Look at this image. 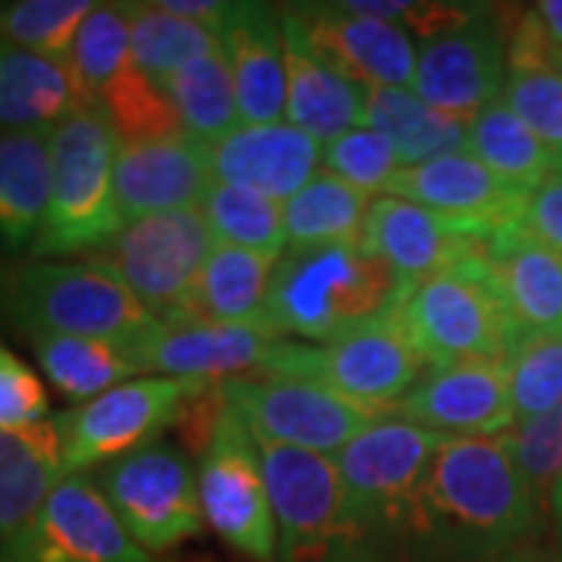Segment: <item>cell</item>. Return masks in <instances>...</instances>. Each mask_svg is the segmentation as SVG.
Masks as SVG:
<instances>
[{"label":"cell","mask_w":562,"mask_h":562,"mask_svg":"<svg viewBox=\"0 0 562 562\" xmlns=\"http://www.w3.org/2000/svg\"><path fill=\"white\" fill-rule=\"evenodd\" d=\"M157 7L166 10V13H172V16H181V20L210 25L216 32H220L222 20L228 13L225 0H157Z\"/></svg>","instance_id":"cell-47"},{"label":"cell","mask_w":562,"mask_h":562,"mask_svg":"<svg viewBox=\"0 0 562 562\" xmlns=\"http://www.w3.org/2000/svg\"><path fill=\"white\" fill-rule=\"evenodd\" d=\"M428 369L406 338L397 310H391L328 344L276 341L260 375L316 382L375 413H391Z\"/></svg>","instance_id":"cell-6"},{"label":"cell","mask_w":562,"mask_h":562,"mask_svg":"<svg viewBox=\"0 0 562 562\" xmlns=\"http://www.w3.org/2000/svg\"><path fill=\"white\" fill-rule=\"evenodd\" d=\"M506 79V16L497 7H487L479 20L457 32L422 41L413 91L447 120L469 125L501 101Z\"/></svg>","instance_id":"cell-15"},{"label":"cell","mask_w":562,"mask_h":562,"mask_svg":"<svg viewBox=\"0 0 562 562\" xmlns=\"http://www.w3.org/2000/svg\"><path fill=\"white\" fill-rule=\"evenodd\" d=\"M198 491L206 528L254 562H276L279 528L262 472L257 435L228 403L213 438L198 453Z\"/></svg>","instance_id":"cell-9"},{"label":"cell","mask_w":562,"mask_h":562,"mask_svg":"<svg viewBox=\"0 0 562 562\" xmlns=\"http://www.w3.org/2000/svg\"><path fill=\"white\" fill-rule=\"evenodd\" d=\"M29 344L47 382L69 401H94L110 387H120L144 375L135 347L128 344L66 338V335H38L29 338Z\"/></svg>","instance_id":"cell-30"},{"label":"cell","mask_w":562,"mask_h":562,"mask_svg":"<svg viewBox=\"0 0 562 562\" xmlns=\"http://www.w3.org/2000/svg\"><path fill=\"white\" fill-rule=\"evenodd\" d=\"M397 276L360 244L284 250L269 284L262 322L279 341L328 344L397 310Z\"/></svg>","instance_id":"cell-2"},{"label":"cell","mask_w":562,"mask_h":562,"mask_svg":"<svg viewBox=\"0 0 562 562\" xmlns=\"http://www.w3.org/2000/svg\"><path fill=\"white\" fill-rule=\"evenodd\" d=\"M276 266H279L276 257L216 244V250L203 266L194 301L181 322L232 325V322L262 319V306L269 297Z\"/></svg>","instance_id":"cell-29"},{"label":"cell","mask_w":562,"mask_h":562,"mask_svg":"<svg viewBox=\"0 0 562 562\" xmlns=\"http://www.w3.org/2000/svg\"><path fill=\"white\" fill-rule=\"evenodd\" d=\"M91 0H16L0 3V44L69 60L72 41L94 13Z\"/></svg>","instance_id":"cell-38"},{"label":"cell","mask_w":562,"mask_h":562,"mask_svg":"<svg viewBox=\"0 0 562 562\" xmlns=\"http://www.w3.org/2000/svg\"><path fill=\"white\" fill-rule=\"evenodd\" d=\"M210 150V169L220 184L257 191L269 201H291L313 179L322 160V144L301 128L276 125H238Z\"/></svg>","instance_id":"cell-23"},{"label":"cell","mask_w":562,"mask_h":562,"mask_svg":"<svg viewBox=\"0 0 562 562\" xmlns=\"http://www.w3.org/2000/svg\"><path fill=\"white\" fill-rule=\"evenodd\" d=\"M213 184L216 179L210 169L206 144L184 132L144 144H120L116 201L122 222L172 210H201Z\"/></svg>","instance_id":"cell-20"},{"label":"cell","mask_w":562,"mask_h":562,"mask_svg":"<svg viewBox=\"0 0 562 562\" xmlns=\"http://www.w3.org/2000/svg\"><path fill=\"white\" fill-rule=\"evenodd\" d=\"M0 281H3V276H0Z\"/></svg>","instance_id":"cell-51"},{"label":"cell","mask_w":562,"mask_h":562,"mask_svg":"<svg viewBox=\"0 0 562 562\" xmlns=\"http://www.w3.org/2000/svg\"><path fill=\"white\" fill-rule=\"evenodd\" d=\"M201 213L216 244L266 254L276 260H281L288 250L284 203L269 201L257 191L216 181L203 198Z\"/></svg>","instance_id":"cell-36"},{"label":"cell","mask_w":562,"mask_h":562,"mask_svg":"<svg viewBox=\"0 0 562 562\" xmlns=\"http://www.w3.org/2000/svg\"><path fill=\"white\" fill-rule=\"evenodd\" d=\"M516 425L538 419L562 403V328L522 335L503 360Z\"/></svg>","instance_id":"cell-40"},{"label":"cell","mask_w":562,"mask_h":562,"mask_svg":"<svg viewBox=\"0 0 562 562\" xmlns=\"http://www.w3.org/2000/svg\"><path fill=\"white\" fill-rule=\"evenodd\" d=\"M206 384L220 382L140 375L120 387H110L94 401L57 413L66 479L88 475V469L94 465H110L128 453H138L147 443L160 441L162 431L179 422L184 403Z\"/></svg>","instance_id":"cell-10"},{"label":"cell","mask_w":562,"mask_h":562,"mask_svg":"<svg viewBox=\"0 0 562 562\" xmlns=\"http://www.w3.org/2000/svg\"><path fill=\"white\" fill-rule=\"evenodd\" d=\"M257 443L279 528L276 562H401V547L347 497L331 457Z\"/></svg>","instance_id":"cell-3"},{"label":"cell","mask_w":562,"mask_h":562,"mask_svg":"<svg viewBox=\"0 0 562 562\" xmlns=\"http://www.w3.org/2000/svg\"><path fill=\"white\" fill-rule=\"evenodd\" d=\"M441 441L443 438L419 425L384 413L382 419L372 422L331 457L344 491L360 509L362 519L384 531L397 547L406 509Z\"/></svg>","instance_id":"cell-14"},{"label":"cell","mask_w":562,"mask_h":562,"mask_svg":"<svg viewBox=\"0 0 562 562\" xmlns=\"http://www.w3.org/2000/svg\"><path fill=\"white\" fill-rule=\"evenodd\" d=\"M491 235V228L447 220L419 203L379 198L369 206L360 247L397 276L406 294L457 262L482 257Z\"/></svg>","instance_id":"cell-18"},{"label":"cell","mask_w":562,"mask_h":562,"mask_svg":"<svg viewBox=\"0 0 562 562\" xmlns=\"http://www.w3.org/2000/svg\"><path fill=\"white\" fill-rule=\"evenodd\" d=\"M525 194L528 191H519L497 179L469 150L443 154L435 160L401 169L384 191V198L419 203L447 220L491 228V232L503 225H516Z\"/></svg>","instance_id":"cell-21"},{"label":"cell","mask_w":562,"mask_h":562,"mask_svg":"<svg viewBox=\"0 0 562 562\" xmlns=\"http://www.w3.org/2000/svg\"><path fill=\"white\" fill-rule=\"evenodd\" d=\"M397 316L406 338L428 366L469 360L503 362L513 344L522 338L484 262V254L419 281L413 291L403 294Z\"/></svg>","instance_id":"cell-7"},{"label":"cell","mask_w":562,"mask_h":562,"mask_svg":"<svg viewBox=\"0 0 562 562\" xmlns=\"http://www.w3.org/2000/svg\"><path fill=\"white\" fill-rule=\"evenodd\" d=\"M547 503L509 438H443L401 528V562H487L541 541Z\"/></svg>","instance_id":"cell-1"},{"label":"cell","mask_w":562,"mask_h":562,"mask_svg":"<svg viewBox=\"0 0 562 562\" xmlns=\"http://www.w3.org/2000/svg\"><path fill=\"white\" fill-rule=\"evenodd\" d=\"M560 172H562V154H560Z\"/></svg>","instance_id":"cell-50"},{"label":"cell","mask_w":562,"mask_h":562,"mask_svg":"<svg viewBox=\"0 0 562 562\" xmlns=\"http://www.w3.org/2000/svg\"><path fill=\"white\" fill-rule=\"evenodd\" d=\"M50 135L0 132V250L32 254L50 206Z\"/></svg>","instance_id":"cell-27"},{"label":"cell","mask_w":562,"mask_h":562,"mask_svg":"<svg viewBox=\"0 0 562 562\" xmlns=\"http://www.w3.org/2000/svg\"><path fill=\"white\" fill-rule=\"evenodd\" d=\"M465 150L519 191H535L560 172V154L516 120L503 101L491 103L482 116L465 125Z\"/></svg>","instance_id":"cell-33"},{"label":"cell","mask_w":562,"mask_h":562,"mask_svg":"<svg viewBox=\"0 0 562 562\" xmlns=\"http://www.w3.org/2000/svg\"><path fill=\"white\" fill-rule=\"evenodd\" d=\"M132 29V60L147 79L166 85L188 63L220 54V32L201 22L181 20L157 3H125Z\"/></svg>","instance_id":"cell-34"},{"label":"cell","mask_w":562,"mask_h":562,"mask_svg":"<svg viewBox=\"0 0 562 562\" xmlns=\"http://www.w3.org/2000/svg\"><path fill=\"white\" fill-rule=\"evenodd\" d=\"M169 101L179 113L184 135L201 144H216L241 125V110L235 98V81L228 63L220 54L188 63L172 79L162 85Z\"/></svg>","instance_id":"cell-35"},{"label":"cell","mask_w":562,"mask_h":562,"mask_svg":"<svg viewBox=\"0 0 562 562\" xmlns=\"http://www.w3.org/2000/svg\"><path fill=\"white\" fill-rule=\"evenodd\" d=\"M69 66L79 79L88 106L132 60V29L125 3H98L85 20L69 50Z\"/></svg>","instance_id":"cell-39"},{"label":"cell","mask_w":562,"mask_h":562,"mask_svg":"<svg viewBox=\"0 0 562 562\" xmlns=\"http://www.w3.org/2000/svg\"><path fill=\"white\" fill-rule=\"evenodd\" d=\"M506 438L513 443V453L522 465L525 479L547 503L550 487L562 475V403L538 419L519 422Z\"/></svg>","instance_id":"cell-45"},{"label":"cell","mask_w":562,"mask_h":562,"mask_svg":"<svg viewBox=\"0 0 562 562\" xmlns=\"http://www.w3.org/2000/svg\"><path fill=\"white\" fill-rule=\"evenodd\" d=\"M516 225L528 238L562 254V172H553L535 191L525 194L522 213Z\"/></svg>","instance_id":"cell-46"},{"label":"cell","mask_w":562,"mask_h":562,"mask_svg":"<svg viewBox=\"0 0 562 562\" xmlns=\"http://www.w3.org/2000/svg\"><path fill=\"white\" fill-rule=\"evenodd\" d=\"M222 391L257 438L322 457H335L384 416L303 379L247 375L222 382Z\"/></svg>","instance_id":"cell-12"},{"label":"cell","mask_w":562,"mask_h":562,"mask_svg":"<svg viewBox=\"0 0 562 562\" xmlns=\"http://www.w3.org/2000/svg\"><path fill=\"white\" fill-rule=\"evenodd\" d=\"M484 262L519 335L560 331L562 254L528 238L519 225H503L487 238Z\"/></svg>","instance_id":"cell-24"},{"label":"cell","mask_w":562,"mask_h":562,"mask_svg":"<svg viewBox=\"0 0 562 562\" xmlns=\"http://www.w3.org/2000/svg\"><path fill=\"white\" fill-rule=\"evenodd\" d=\"M362 125L382 132L403 169L465 150V125L447 120L416 98L413 88H375L366 94Z\"/></svg>","instance_id":"cell-31"},{"label":"cell","mask_w":562,"mask_h":562,"mask_svg":"<svg viewBox=\"0 0 562 562\" xmlns=\"http://www.w3.org/2000/svg\"><path fill=\"white\" fill-rule=\"evenodd\" d=\"M369 206V194L338 179L335 172L319 169L291 201H284L288 250L360 244Z\"/></svg>","instance_id":"cell-32"},{"label":"cell","mask_w":562,"mask_h":562,"mask_svg":"<svg viewBox=\"0 0 562 562\" xmlns=\"http://www.w3.org/2000/svg\"><path fill=\"white\" fill-rule=\"evenodd\" d=\"M281 29H284V66H288V106H284L288 125L313 135L319 144L322 140L328 144L344 132L362 125L369 91L322 66L306 47L301 29L284 10H281Z\"/></svg>","instance_id":"cell-25"},{"label":"cell","mask_w":562,"mask_h":562,"mask_svg":"<svg viewBox=\"0 0 562 562\" xmlns=\"http://www.w3.org/2000/svg\"><path fill=\"white\" fill-rule=\"evenodd\" d=\"M63 479L60 416L29 431H0V541L20 531Z\"/></svg>","instance_id":"cell-28"},{"label":"cell","mask_w":562,"mask_h":562,"mask_svg":"<svg viewBox=\"0 0 562 562\" xmlns=\"http://www.w3.org/2000/svg\"><path fill=\"white\" fill-rule=\"evenodd\" d=\"M216 238L201 210H172L125 222L91 260L113 269L162 325L184 319Z\"/></svg>","instance_id":"cell-8"},{"label":"cell","mask_w":562,"mask_h":562,"mask_svg":"<svg viewBox=\"0 0 562 562\" xmlns=\"http://www.w3.org/2000/svg\"><path fill=\"white\" fill-rule=\"evenodd\" d=\"M560 72H562V66H560Z\"/></svg>","instance_id":"cell-52"},{"label":"cell","mask_w":562,"mask_h":562,"mask_svg":"<svg viewBox=\"0 0 562 562\" xmlns=\"http://www.w3.org/2000/svg\"><path fill=\"white\" fill-rule=\"evenodd\" d=\"M547 519L553 522V531H557V538L562 543V475L547 494Z\"/></svg>","instance_id":"cell-49"},{"label":"cell","mask_w":562,"mask_h":562,"mask_svg":"<svg viewBox=\"0 0 562 562\" xmlns=\"http://www.w3.org/2000/svg\"><path fill=\"white\" fill-rule=\"evenodd\" d=\"M88 110L72 66L0 44V132H44Z\"/></svg>","instance_id":"cell-26"},{"label":"cell","mask_w":562,"mask_h":562,"mask_svg":"<svg viewBox=\"0 0 562 562\" xmlns=\"http://www.w3.org/2000/svg\"><path fill=\"white\" fill-rule=\"evenodd\" d=\"M222 57L235 81L241 125H276L288 106V66L281 10L269 3H228L220 25Z\"/></svg>","instance_id":"cell-22"},{"label":"cell","mask_w":562,"mask_h":562,"mask_svg":"<svg viewBox=\"0 0 562 562\" xmlns=\"http://www.w3.org/2000/svg\"><path fill=\"white\" fill-rule=\"evenodd\" d=\"M91 106L113 125L120 144H144L184 132L169 94L157 81L147 79L135 63H128Z\"/></svg>","instance_id":"cell-37"},{"label":"cell","mask_w":562,"mask_h":562,"mask_svg":"<svg viewBox=\"0 0 562 562\" xmlns=\"http://www.w3.org/2000/svg\"><path fill=\"white\" fill-rule=\"evenodd\" d=\"M276 335L262 319L213 325L181 322L162 325L157 335L135 347L140 369L162 379H198V382H232L260 372L276 347Z\"/></svg>","instance_id":"cell-19"},{"label":"cell","mask_w":562,"mask_h":562,"mask_svg":"<svg viewBox=\"0 0 562 562\" xmlns=\"http://www.w3.org/2000/svg\"><path fill=\"white\" fill-rule=\"evenodd\" d=\"M487 562H562V543L531 541L516 547V550H506V553Z\"/></svg>","instance_id":"cell-48"},{"label":"cell","mask_w":562,"mask_h":562,"mask_svg":"<svg viewBox=\"0 0 562 562\" xmlns=\"http://www.w3.org/2000/svg\"><path fill=\"white\" fill-rule=\"evenodd\" d=\"M509 113L525 122L538 138L562 154V72L560 69H525L509 72L503 98Z\"/></svg>","instance_id":"cell-43"},{"label":"cell","mask_w":562,"mask_h":562,"mask_svg":"<svg viewBox=\"0 0 562 562\" xmlns=\"http://www.w3.org/2000/svg\"><path fill=\"white\" fill-rule=\"evenodd\" d=\"M391 416L438 438H503L516 428L506 369L491 360L431 366Z\"/></svg>","instance_id":"cell-17"},{"label":"cell","mask_w":562,"mask_h":562,"mask_svg":"<svg viewBox=\"0 0 562 562\" xmlns=\"http://www.w3.org/2000/svg\"><path fill=\"white\" fill-rule=\"evenodd\" d=\"M301 29L313 57L366 91L413 88L419 44L397 25L357 16L341 3H288L281 7Z\"/></svg>","instance_id":"cell-16"},{"label":"cell","mask_w":562,"mask_h":562,"mask_svg":"<svg viewBox=\"0 0 562 562\" xmlns=\"http://www.w3.org/2000/svg\"><path fill=\"white\" fill-rule=\"evenodd\" d=\"M132 541L147 553L172 550L203 531L198 465L169 441H154L94 475Z\"/></svg>","instance_id":"cell-11"},{"label":"cell","mask_w":562,"mask_h":562,"mask_svg":"<svg viewBox=\"0 0 562 562\" xmlns=\"http://www.w3.org/2000/svg\"><path fill=\"white\" fill-rule=\"evenodd\" d=\"M322 162L338 179L360 188L362 194H384L391 179L403 169L391 140L366 125H357L335 140H328L322 147Z\"/></svg>","instance_id":"cell-41"},{"label":"cell","mask_w":562,"mask_h":562,"mask_svg":"<svg viewBox=\"0 0 562 562\" xmlns=\"http://www.w3.org/2000/svg\"><path fill=\"white\" fill-rule=\"evenodd\" d=\"M116 157L120 138L94 106L50 132V206L44 216L35 260H60L76 254H98L122 232L116 201Z\"/></svg>","instance_id":"cell-5"},{"label":"cell","mask_w":562,"mask_h":562,"mask_svg":"<svg viewBox=\"0 0 562 562\" xmlns=\"http://www.w3.org/2000/svg\"><path fill=\"white\" fill-rule=\"evenodd\" d=\"M344 10L387 22L406 32L409 38L431 41L482 16L484 3H460V0H341Z\"/></svg>","instance_id":"cell-42"},{"label":"cell","mask_w":562,"mask_h":562,"mask_svg":"<svg viewBox=\"0 0 562 562\" xmlns=\"http://www.w3.org/2000/svg\"><path fill=\"white\" fill-rule=\"evenodd\" d=\"M0 310L25 338L66 335L138 347L160 328L132 288L91 257L13 269L0 281Z\"/></svg>","instance_id":"cell-4"},{"label":"cell","mask_w":562,"mask_h":562,"mask_svg":"<svg viewBox=\"0 0 562 562\" xmlns=\"http://www.w3.org/2000/svg\"><path fill=\"white\" fill-rule=\"evenodd\" d=\"M47 419H54L47 387L29 362L0 341V431H29Z\"/></svg>","instance_id":"cell-44"},{"label":"cell","mask_w":562,"mask_h":562,"mask_svg":"<svg viewBox=\"0 0 562 562\" xmlns=\"http://www.w3.org/2000/svg\"><path fill=\"white\" fill-rule=\"evenodd\" d=\"M0 562H154V557L132 541L94 475H69L20 531L0 541Z\"/></svg>","instance_id":"cell-13"}]
</instances>
